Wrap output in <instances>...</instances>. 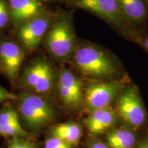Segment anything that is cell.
Listing matches in <instances>:
<instances>
[{"instance_id": "44dd1931", "label": "cell", "mask_w": 148, "mask_h": 148, "mask_svg": "<svg viewBox=\"0 0 148 148\" xmlns=\"http://www.w3.org/2000/svg\"><path fill=\"white\" fill-rule=\"evenodd\" d=\"M8 21V12L6 4L3 0H0V28L4 27Z\"/></svg>"}, {"instance_id": "277c9868", "label": "cell", "mask_w": 148, "mask_h": 148, "mask_svg": "<svg viewBox=\"0 0 148 148\" xmlns=\"http://www.w3.org/2000/svg\"><path fill=\"white\" fill-rule=\"evenodd\" d=\"M18 108L25 124L29 128H42L53 121L55 111L45 99L32 94H25L21 97Z\"/></svg>"}, {"instance_id": "ffe728a7", "label": "cell", "mask_w": 148, "mask_h": 148, "mask_svg": "<svg viewBox=\"0 0 148 148\" xmlns=\"http://www.w3.org/2000/svg\"><path fill=\"white\" fill-rule=\"evenodd\" d=\"M129 36H133L134 40L142 48H143L148 53V34H137L136 33L132 32L129 35Z\"/></svg>"}, {"instance_id": "5bb4252c", "label": "cell", "mask_w": 148, "mask_h": 148, "mask_svg": "<svg viewBox=\"0 0 148 148\" xmlns=\"http://www.w3.org/2000/svg\"><path fill=\"white\" fill-rule=\"evenodd\" d=\"M53 136L73 145H76L82 136V129L80 125L73 122L60 123L51 130Z\"/></svg>"}, {"instance_id": "2e32d148", "label": "cell", "mask_w": 148, "mask_h": 148, "mask_svg": "<svg viewBox=\"0 0 148 148\" xmlns=\"http://www.w3.org/2000/svg\"><path fill=\"white\" fill-rule=\"evenodd\" d=\"M0 135L5 136L24 138L27 135V133L21 127L19 121H17L10 124L0 127Z\"/></svg>"}, {"instance_id": "e0dca14e", "label": "cell", "mask_w": 148, "mask_h": 148, "mask_svg": "<svg viewBox=\"0 0 148 148\" xmlns=\"http://www.w3.org/2000/svg\"><path fill=\"white\" fill-rule=\"evenodd\" d=\"M18 121L17 112L12 108H5L0 112V127Z\"/></svg>"}, {"instance_id": "7a4b0ae2", "label": "cell", "mask_w": 148, "mask_h": 148, "mask_svg": "<svg viewBox=\"0 0 148 148\" xmlns=\"http://www.w3.org/2000/svg\"><path fill=\"white\" fill-rule=\"evenodd\" d=\"M46 45L51 54L58 60H65L75 49V34L71 16L68 14L56 18L46 35Z\"/></svg>"}, {"instance_id": "6da1fadb", "label": "cell", "mask_w": 148, "mask_h": 148, "mask_svg": "<svg viewBox=\"0 0 148 148\" xmlns=\"http://www.w3.org/2000/svg\"><path fill=\"white\" fill-rule=\"evenodd\" d=\"M74 65L86 77L103 79H115L120 76V64L110 53L97 46L87 45L75 48L73 53Z\"/></svg>"}, {"instance_id": "ac0fdd59", "label": "cell", "mask_w": 148, "mask_h": 148, "mask_svg": "<svg viewBox=\"0 0 148 148\" xmlns=\"http://www.w3.org/2000/svg\"><path fill=\"white\" fill-rule=\"evenodd\" d=\"M36 145L30 140L21 137H13L9 142L7 148H35Z\"/></svg>"}, {"instance_id": "cb8c5ba5", "label": "cell", "mask_w": 148, "mask_h": 148, "mask_svg": "<svg viewBox=\"0 0 148 148\" xmlns=\"http://www.w3.org/2000/svg\"><path fill=\"white\" fill-rule=\"evenodd\" d=\"M137 148H148V136L140 142Z\"/></svg>"}, {"instance_id": "4fadbf2b", "label": "cell", "mask_w": 148, "mask_h": 148, "mask_svg": "<svg viewBox=\"0 0 148 148\" xmlns=\"http://www.w3.org/2000/svg\"><path fill=\"white\" fill-rule=\"evenodd\" d=\"M10 14L15 24L24 23L32 19L42 10L38 0H10Z\"/></svg>"}, {"instance_id": "9c48e42d", "label": "cell", "mask_w": 148, "mask_h": 148, "mask_svg": "<svg viewBox=\"0 0 148 148\" xmlns=\"http://www.w3.org/2000/svg\"><path fill=\"white\" fill-rule=\"evenodd\" d=\"M50 24V18L35 17L22 24L18 29V38L29 49H34L40 45L42 37Z\"/></svg>"}, {"instance_id": "9a60e30c", "label": "cell", "mask_w": 148, "mask_h": 148, "mask_svg": "<svg viewBox=\"0 0 148 148\" xmlns=\"http://www.w3.org/2000/svg\"><path fill=\"white\" fill-rule=\"evenodd\" d=\"M106 141L110 148H133L136 144V137L129 130L116 128L108 133Z\"/></svg>"}, {"instance_id": "d4e9b609", "label": "cell", "mask_w": 148, "mask_h": 148, "mask_svg": "<svg viewBox=\"0 0 148 148\" xmlns=\"http://www.w3.org/2000/svg\"><path fill=\"white\" fill-rule=\"evenodd\" d=\"M147 1H148V0H147Z\"/></svg>"}, {"instance_id": "603a6c76", "label": "cell", "mask_w": 148, "mask_h": 148, "mask_svg": "<svg viewBox=\"0 0 148 148\" xmlns=\"http://www.w3.org/2000/svg\"><path fill=\"white\" fill-rule=\"evenodd\" d=\"M89 148H110L107 143H103L101 140H95L90 144Z\"/></svg>"}, {"instance_id": "ba28073f", "label": "cell", "mask_w": 148, "mask_h": 148, "mask_svg": "<svg viewBox=\"0 0 148 148\" xmlns=\"http://www.w3.org/2000/svg\"><path fill=\"white\" fill-rule=\"evenodd\" d=\"M58 88L62 101L70 108H76L82 101V85L73 72L64 69L58 75Z\"/></svg>"}, {"instance_id": "d6986e66", "label": "cell", "mask_w": 148, "mask_h": 148, "mask_svg": "<svg viewBox=\"0 0 148 148\" xmlns=\"http://www.w3.org/2000/svg\"><path fill=\"white\" fill-rule=\"evenodd\" d=\"M44 148H72V145L53 136L46 140Z\"/></svg>"}, {"instance_id": "7402d4cb", "label": "cell", "mask_w": 148, "mask_h": 148, "mask_svg": "<svg viewBox=\"0 0 148 148\" xmlns=\"http://www.w3.org/2000/svg\"><path fill=\"white\" fill-rule=\"evenodd\" d=\"M15 95L10 93V92H9L8 90H5V88L0 86V103L5 100L15 99Z\"/></svg>"}, {"instance_id": "30bf717a", "label": "cell", "mask_w": 148, "mask_h": 148, "mask_svg": "<svg viewBox=\"0 0 148 148\" xmlns=\"http://www.w3.org/2000/svg\"><path fill=\"white\" fill-rule=\"evenodd\" d=\"M23 59L24 53L16 44L4 42L0 45V60L5 73L11 78L18 75Z\"/></svg>"}, {"instance_id": "8fae6325", "label": "cell", "mask_w": 148, "mask_h": 148, "mask_svg": "<svg viewBox=\"0 0 148 148\" xmlns=\"http://www.w3.org/2000/svg\"><path fill=\"white\" fill-rule=\"evenodd\" d=\"M117 114L109 108L99 109L91 112L84 120V124L92 134H100L108 131L117 120Z\"/></svg>"}, {"instance_id": "7c38bea8", "label": "cell", "mask_w": 148, "mask_h": 148, "mask_svg": "<svg viewBox=\"0 0 148 148\" xmlns=\"http://www.w3.org/2000/svg\"><path fill=\"white\" fill-rule=\"evenodd\" d=\"M119 8L130 26L143 24L148 17L147 0H118Z\"/></svg>"}, {"instance_id": "5b68a950", "label": "cell", "mask_w": 148, "mask_h": 148, "mask_svg": "<svg viewBox=\"0 0 148 148\" xmlns=\"http://www.w3.org/2000/svg\"><path fill=\"white\" fill-rule=\"evenodd\" d=\"M116 114L125 124L135 128L141 127L146 121V111L137 88H123L116 99Z\"/></svg>"}, {"instance_id": "3957f363", "label": "cell", "mask_w": 148, "mask_h": 148, "mask_svg": "<svg viewBox=\"0 0 148 148\" xmlns=\"http://www.w3.org/2000/svg\"><path fill=\"white\" fill-rule=\"evenodd\" d=\"M70 4L97 16L118 30L132 32V27L125 21L120 10L118 0H68Z\"/></svg>"}, {"instance_id": "52a82bcc", "label": "cell", "mask_w": 148, "mask_h": 148, "mask_svg": "<svg viewBox=\"0 0 148 148\" xmlns=\"http://www.w3.org/2000/svg\"><path fill=\"white\" fill-rule=\"evenodd\" d=\"M54 73L48 62L37 60L27 68L24 74V82L27 87L38 93H47L51 90Z\"/></svg>"}, {"instance_id": "8992f818", "label": "cell", "mask_w": 148, "mask_h": 148, "mask_svg": "<svg viewBox=\"0 0 148 148\" xmlns=\"http://www.w3.org/2000/svg\"><path fill=\"white\" fill-rule=\"evenodd\" d=\"M123 88L121 82L108 79L90 84L85 90L84 101L90 112L109 108Z\"/></svg>"}]
</instances>
